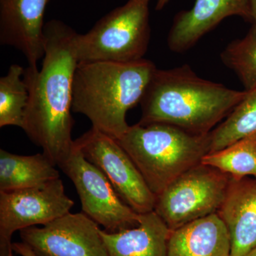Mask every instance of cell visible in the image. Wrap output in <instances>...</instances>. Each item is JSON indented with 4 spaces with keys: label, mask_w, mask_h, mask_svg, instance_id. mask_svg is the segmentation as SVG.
Listing matches in <instances>:
<instances>
[{
    "label": "cell",
    "mask_w": 256,
    "mask_h": 256,
    "mask_svg": "<svg viewBox=\"0 0 256 256\" xmlns=\"http://www.w3.org/2000/svg\"><path fill=\"white\" fill-rule=\"evenodd\" d=\"M45 52L41 68L25 69L28 102L22 129L58 166L74 146L72 117L74 75L79 63L77 32L60 20L45 24Z\"/></svg>",
    "instance_id": "1"
},
{
    "label": "cell",
    "mask_w": 256,
    "mask_h": 256,
    "mask_svg": "<svg viewBox=\"0 0 256 256\" xmlns=\"http://www.w3.org/2000/svg\"><path fill=\"white\" fill-rule=\"evenodd\" d=\"M246 90L228 88L201 78L188 65L156 68L142 100L138 124H172L196 134H208L222 122Z\"/></svg>",
    "instance_id": "2"
},
{
    "label": "cell",
    "mask_w": 256,
    "mask_h": 256,
    "mask_svg": "<svg viewBox=\"0 0 256 256\" xmlns=\"http://www.w3.org/2000/svg\"><path fill=\"white\" fill-rule=\"evenodd\" d=\"M156 67L151 60L79 62L74 79V112L95 128L119 140L130 126L126 114L140 104Z\"/></svg>",
    "instance_id": "3"
},
{
    "label": "cell",
    "mask_w": 256,
    "mask_h": 256,
    "mask_svg": "<svg viewBox=\"0 0 256 256\" xmlns=\"http://www.w3.org/2000/svg\"><path fill=\"white\" fill-rule=\"evenodd\" d=\"M117 141L156 196L210 152V133L196 134L166 124H133Z\"/></svg>",
    "instance_id": "4"
},
{
    "label": "cell",
    "mask_w": 256,
    "mask_h": 256,
    "mask_svg": "<svg viewBox=\"0 0 256 256\" xmlns=\"http://www.w3.org/2000/svg\"><path fill=\"white\" fill-rule=\"evenodd\" d=\"M152 0H128L74 40L79 62H131L142 60L150 40Z\"/></svg>",
    "instance_id": "5"
},
{
    "label": "cell",
    "mask_w": 256,
    "mask_h": 256,
    "mask_svg": "<svg viewBox=\"0 0 256 256\" xmlns=\"http://www.w3.org/2000/svg\"><path fill=\"white\" fill-rule=\"evenodd\" d=\"M230 178L201 162L180 175L156 196L154 210L171 230L217 213Z\"/></svg>",
    "instance_id": "6"
},
{
    "label": "cell",
    "mask_w": 256,
    "mask_h": 256,
    "mask_svg": "<svg viewBox=\"0 0 256 256\" xmlns=\"http://www.w3.org/2000/svg\"><path fill=\"white\" fill-rule=\"evenodd\" d=\"M58 166L73 182L84 213L106 232H118L139 224V214L121 200L107 176L85 158L75 142Z\"/></svg>",
    "instance_id": "7"
},
{
    "label": "cell",
    "mask_w": 256,
    "mask_h": 256,
    "mask_svg": "<svg viewBox=\"0 0 256 256\" xmlns=\"http://www.w3.org/2000/svg\"><path fill=\"white\" fill-rule=\"evenodd\" d=\"M74 205L60 178L35 188L0 192L1 256L12 250L11 240L15 232L46 225L69 213Z\"/></svg>",
    "instance_id": "8"
},
{
    "label": "cell",
    "mask_w": 256,
    "mask_h": 256,
    "mask_svg": "<svg viewBox=\"0 0 256 256\" xmlns=\"http://www.w3.org/2000/svg\"><path fill=\"white\" fill-rule=\"evenodd\" d=\"M74 142L85 158L105 174L126 204L139 214L154 210L156 195L116 140L92 128Z\"/></svg>",
    "instance_id": "9"
},
{
    "label": "cell",
    "mask_w": 256,
    "mask_h": 256,
    "mask_svg": "<svg viewBox=\"0 0 256 256\" xmlns=\"http://www.w3.org/2000/svg\"><path fill=\"white\" fill-rule=\"evenodd\" d=\"M99 225L84 213L66 214L44 225L20 230L37 256H108Z\"/></svg>",
    "instance_id": "10"
},
{
    "label": "cell",
    "mask_w": 256,
    "mask_h": 256,
    "mask_svg": "<svg viewBox=\"0 0 256 256\" xmlns=\"http://www.w3.org/2000/svg\"><path fill=\"white\" fill-rule=\"evenodd\" d=\"M50 0H0V43L23 54L37 69L45 52V10Z\"/></svg>",
    "instance_id": "11"
},
{
    "label": "cell",
    "mask_w": 256,
    "mask_h": 256,
    "mask_svg": "<svg viewBox=\"0 0 256 256\" xmlns=\"http://www.w3.org/2000/svg\"><path fill=\"white\" fill-rule=\"evenodd\" d=\"M233 16L252 23L250 0H195L191 9L174 16L168 46L178 53L190 50L224 18Z\"/></svg>",
    "instance_id": "12"
},
{
    "label": "cell",
    "mask_w": 256,
    "mask_h": 256,
    "mask_svg": "<svg viewBox=\"0 0 256 256\" xmlns=\"http://www.w3.org/2000/svg\"><path fill=\"white\" fill-rule=\"evenodd\" d=\"M228 228L230 256L245 255L256 248V178H230L217 212Z\"/></svg>",
    "instance_id": "13"
},
{
    "label": "cell",
    "mask_w": 256,
    "mask_h": 256,
    "mask_svg": "<svg viewBox=\"0 0 256 256\" xmlns=\"http://www.w3.org/2000/svg\"><path fill=\"white\" fill-rule=\"evenodd\" d=\"M168 256H230L228 228L212 214L171 230Z\"/></svg>",
    "instance_id": "14"
},
{
    "label": "cell",
    "mask_w": 256,
    "mask_h": 256,
    "mask_svg": "<svg viewBox=\"0 0 256 256\" xmlns=\"http://www.w3.org/2000/svg\"><path fill=\"white\" fill-rule=\"evenodd\" d=\"M170 233L154 210L140 214L137 226L116 232L100 230L108 256H168Z\"/></svg>",
    "instance_id": "15"
},
{
    "label": "cell",
    "mask_w": 256,
    "mask_h": 256,
    "mask_svg": "<svg viewBox=\"0 0 256 256\" xmlns=\"http://www.w3.org/2000/svg\"><path fill=\"white\" fill-rule=\"evenodd\" d=\"M57 165L44 153L20 156L0 150V192L41 186L60 178Z\"/></svg>",
    "instance_id": "16"
},
{
    "label": "cell",
    "mask_w": 256,
    "mask_h": 256,
    "mask_svg": "<svg viewBox=\"0 0 256 256\" xmlns=\"http://www.w3.org/2000/svg\"><path fill=\"white\" fill-rule=\"evenodd\" d=\"M256 134V87L210 132V152L220 150L242 138Z\"/></svg>",
    "instance_id": "17"
},
{
    "label": "cell",
    "mask_w": 256,
    "mask_h": 256,
    "mask_svg": "<svg viewBox=\"0 0 256 256\" xmlns=\"http://www.w3.org/2000/svg\"><path fill=\"white\" fill-rule=\"evenodd\" d=\"M232 178H256V134L233 143L220 150L210 152L202 160Z\"/></svg>",
    "instance_id": "18"
},
{
    "label": "cell",
    "mask_w": 256,
    "mask_h": 256,
    "mask_svg": "<svg viewBox=\"0 0 256 256\" xmlns=\"http://www.w3.org/2000/svg\"><path fill=\"white\" fill-rule=\"evenodd\" d=\"M25 69L18 64L10 66L0 78V128H22L28 102V90L24 79Z\"/></svg>",
    "instance_id": "19"
},
{
    "label": "cell",
    "mask_w": 256,
    "mask_h": 256,
    "mask_svg": "<svg viewBox=\"0 0 256 256\" xmlns=\"http://www.w3.org/2000/svg\"><path fill=\"white\" fill-rule=\"evenodd\" d=\"M222 62L236 74L245 90L256 87V24L247 34L234 40L220 54Z\"/></svg>",
    "instance_id": "20"
},
{
    "label": "cell",
    "mask_w": 256,
    "mask_h": 256,
    "mask_svg": "<svg viewBox=\"0 0 256 256\" xmlns=\"http://www.w3.org/2000/svg\"><path fill=\"white\" fill-rule=\"evenodd\" d=\"M13 252L21 256H37L31 248L26 245L24 242H14L12 246Z\"/></svg>",
    "instance_id": "21"
},
{
    "label": "cell",
    "mask_w": 256,
    "mask_h": 256,
    "mask_svg": "<svg viewBox=\"0 0 256 256\" xmlns=\"http://www.w3.org/2000/svg\"><path fill=\"white\" fill-rule=\"evenodd\" d=\"M250 10H252V24H256V0H250Z\"/></svg>",
    "instance_id": "22"
},
{
    "label": "cell",
    "mask_w": 256,
    "mask_h": 256,
    "mask_svg": "<svg viewBox=\"0 0 256 256\" xmlns=\"http://www.w3.org/2000/svg\"><path fill=\"white\" fill-rule=\"evenodd\" d=\"M169 2L170 0H158V2H156V10H158V11L162 10L163 8L168 4V3Z\"/></svg>",
    "instance_id": "23"
},
{
    "label": "cell",
    "mask_w": 256,
    "mask_h": 256,
    "mask_svg": "<svg viewBox=\"0 0 256 256\" xmlns=\"http://www.w3.org/2000/svg\"><path fill=\"white\" fill-rule=\"evenodd\" d=\"M242 256H256V248L255 249H254V250H252V252H248V254H245V255Z\"/></svg>",
    "instance_id": "24"
},
{
    "label": "cell",
    "mask_w": 256,
    "mask_h": 256,
    "mask_svg": "<svg viewBox=\"0 0 256 256\" xmlns=\"http://www.w3.org/2000/svg\"><path fill=\"white\" fill-rule=\"evenodd\" d=\"M1 256H13V250H10V252H8V254H6V255Z\"/></svg>",
    "instance_id": "25"
}]
</instances>
